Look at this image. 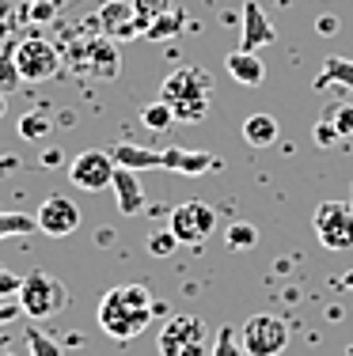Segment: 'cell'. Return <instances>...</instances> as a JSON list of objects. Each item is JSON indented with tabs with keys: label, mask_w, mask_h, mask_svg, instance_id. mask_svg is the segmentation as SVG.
Wrapping results in <instances>:
<instances>
[{
	"label": "cell",
	"mask_w": 353,
	"mask_h": 356,
	"mask_svg": "<svg viewBox=\"0 0 353 356\" xmlns=\"http://www.w3.org/2000/svg\"><path fill=\"white\" fill-rule=\"evenodd\" d=\"M19 307L27 318H54L69 307V288L46 269H31L19 288Z\"/></svg>",
	"instance_id": "obj_4"
},
{
	"label": "cell",
	"mask_w": 353,
	"mask_h": 356,
	"mask_svg": "<svg viewBox=\"0 0 353 356\" xmlns=\"http://www.w3.org/2000/svg\"><path fill=\"white\" fill-rule=\"evenodd\" d=\"M141 125L148 133H167L175 125V110L164 103V99H152L148 106H141Z\"/></svg>",
	"instance_id": "obj_20"
},
{
	"label": "cell",
	"mask_w": 353,
	"mask_h": 356,
	"mask_svg": "<svg viewBox=\"0 0 353 356\" xmlns=\"http://www.w3.org/2000/svg\"><path fill=\"white\" fill-rule=\"evenodd\" d=\"M179 31H182V12H175V8H171V12H164L159 19H152V23H148V38H152V42L175 38Z\"/></svg>",
	"instance_id": "obj_24"
},
{
	"label": "cell",
	"mask_w": 353,
	"mask_h": 356,
	"mask_svg": "<svg viewBox=\"0 0 353 356\" xmlns=\"http://www.w3.org/2000/svg\"><path fill=\"white\" fill-rule=\"evenodd\" d=\"M224 243H228V250H251L258 243V227L247 224V220H235L228 232H224Z\"/></svg>",
	"instance_id": "obj_21"
},
{
	"label": "cell",
	"mask_w": 353,
	"mask_h": 356,
	"mask_svg": "<svg viewBox=\"0 0 353 356\" xmlns=\"http://www.w3.org/2000/svg\"><path fill=\"white\" fill-rule=\"evenodd\" d=\"M323 118H331L334 129H338L342 137H353V99H338V103H331L323 110Z\"/></svg>",
	"instance_id": "obj_26"
},
{
	"label": "cell",
	"mask_w": 353,
	"mask_h": 356,
	"mask_svg": "<svg viewBox=\"0 0 353 356\" xmlns=\"http://www.w3.org/2000/svg\"><path fill=\"white\" fill-rule=\"evenodd\" d=\"M182 243H179V235L171 232V227H164V232H152L148 235V254L152 258H171L175 250H179Z\"/></svg>",
	"instance_id": "obj_28"
},
{
	"label": "cell",
	"mask_w": 353,
	"mask_h": 356,
	"mask_svg": "<svg viewBox=\"0 0 353 356\" xmlns=\"http://www.w3.org/2000/svg\"><path fill=\"white\" fill-rule=\"evenodd\" d=\"M277 133H281V125H277L274 114H251L247 122H243V140H247L251 148H270L277 140Z\"/></svg>",
	"instance_id": "obj_19"
},
{
	"label": "cell",
	"mask_w": 353,
	"mask_h": 356,
	"mask_svg": "<svg viewBox=\"0 0 353 356\" xmlns=\"http://www.w3.org/2000/svg\"><path fill=\"white\" fill-rule=\"evenodd\" d=\"M57 8H61V4H54V0H35L27 12H31V19H35V23H49L57 15Z\"/></svg>",
	"instance_id": "obj_33"
},
{
	"label": "cell",
	"mask_w": 353,
	"mask_h": 356,
	"mask_svg": "<svg viewBox=\"0 0 353 356\" xmlns=\"http://www.w3.org/2000/svg\"><path fill=\"white\" fill-rule=\"evenodd\" d=\"M224 69L235 83H243V88H258V83L266 80V65L258 54H251V49H232L228 57H224Z\"/></svg>",
	"instance_id": "obj_16"
},
{
	"label": "cell",
	"mask_w": 353,
	"mask_h": 356,
	"mask_svg": "<svg viewBox=\"0 0 353 356\" xmlns=\"http://www.w3.org/2000/svg\"><path fill=\"white\" fill-rule=\"evenodd\" d=\"M38 232V220L27 216V213H0V239L8 235H31Z\"/></svg>",
	"instance_id": "obj_23"
},
{
	"label": "cell",
	"mask_w": 353,
	"mask_h": 356,
	"mask_svg": "<svg viewBox=\"0 0 353 356\" xmlns=\"http://www.w3.org/2000/svg\"><path fill=\"white\" fill-rule=\"evenodd\" d=\"M338 27H342L338 15H319V19H315V31H319V35H338Z\"/></svg>",
	"instance_id": "obj_35"
},
{
	"label": "cell",
	"mask_w": 353,
	"mask_h": 356,
	"mask_svg": "<svg viewBox=\"0 0 353 356\" xmlns=\"http://www.w3.org/2000/svg\"><path fill=\"white\" fill-rule=\"evenodd\" d=\"M23 277H15L12 269H0V300H19Z\"/></svg>",
	"instance_id": "obj_32"
},
{
	"label": "cell",
	"mask_w": 353,
	"mask_h": 356,
	"mask_svg": "<svg viewBox=\"0 0 353 356\" xmlns=\"http://www.w3.org/2000/svg\"><path fill=\"white\" fill-rule=\"evenodd\" d=\"M159 167L164 171H175V175H205V171H217L221 159L213 152H194V148H167L159 152Z\"/></svg>",
	"instance_id": "obj_14"
},
{
	"label": "cell",
	"mask_w": 353,
	"mask_h": 356,
	"mask_svg": "<svg viewBox=\"0 0 353 356\" xmlns=\"http://www.w3.org/2000/svg\"><path fill=\"white\" fill-rule=\"evenodd\" d=\"M65 57V69H72L84 80H114L122 72V54H118V42L99 35H69L65 46H57Z\"/></svg>",
	"instance_id": "obj_3"
},
{
	"label": "cell",
	"mask_w": 353,
	"mask_h": 356,
	"mask_svg": "<svg viewBox=\"0 0 353 356\" xmlns=\"http://www.w3.org/2000/svg\"><path fill=\"white\" fill-rule=\"evenodd\" d=\"M350 205H353V197H350Z\"/></svg>",
	"instance_id": "obj_44"
},
{
	"label": "cell",
	"mask_w": 353,
	"mask_h": 356,
	"mask_svg": "<svg viewBox=\"0 0 353 356\" xmlns=\"http://www.w3.org/2000/svg\"><path fill=\"white\" fill-rule=\"evenodd\" d=\"M167 227L179 235L182 247H201L217 232V209L205 205V201H182V205L171 209V224Z\"/></svg>",
	"instance_id": "obj_8"
},
{
	"label": "cell",
	"mask_w": 353,
	"mask_h": 356,
	"mask_svg": "<svg viewBox=\"0 0 353 356\" xmlns=\"http://www.w3.org/2000/svg\"><path fill=\"white\" fill-rule=\"evenodd\" d=\"M111 156H114L118 167H130V171H156V167H159V152L141 148V144H133V140L114 144Z\"/></svg>",
	"instance_id": "obj_18"
},
{
	"label": "cell",
	"mask_w": 353,
	"mask_h": 356,
	"mask_svg": "<svg viewBox=\"0 0 353 356\" xmlns=\"http://www.w3.org/2000/svg\"><path fill=\"white\" fill-rule=\"evenodd\" d=\"M342 88V91H353V57H327L319 76L312 80L315 91H327V88Z\"/></svg>",
	"instance_id": "obj_17"
},
{
	"label": "cell",
	"mask_w": 353,
	"mask_h": 356,
	"mask_svg": "<svg viewBox=\"0 0 353 356\" xmlns=\"http://www.w3.org/2000/svg\"><path fill=\"white\" fill-rule=\"evenodd\" d=\"M12 54H15V65H19L23 83H46V80H54V76L65 69L61 49H57L49 38H38V35L15 42Z\"/></svg>",
	"instance_id": "obj_5"
},
{
	"label": "cell",
	"mask_w": 353,
	"mask_h": 356,
	"mask_svg": "<svg viewBox=\"0 0 353 356\" xmlns=\"http://www.w3.org/2000/svg\"><path fill=\"white\" fill-rule=\"evenodd\" d=\"M209 330L198 315H175L159 330V356H205Z\"/></svg>",
	"instance_id": "obj_7"
},
{
	"label": "cell",
	"mask_w": 353,
	"mask_h": 356,
	"mask_svg": "<svg viewBox=\"0 0 353 356\" xmlns=\"http://www.w3.org/2000/svg\"><path fill=\"white\" fill-rule=\"evenodd\" d=\"M54 4H65V0H54Z\"/></svg>",
	"instance_id": "obj_42"
},
{
	"label": "cell",
	"mask_w": 353,
	"mask_h": 356,
	"mask_svg": "<svg viewBox=\"0 0 353 356\" xmlns=\"http://www.w3.org/2000/svg\"><path fill=\"white\" fill-rule=\"evenodd\" d=\"M4 38H12V23L0 19V46H4Z\"/></svg>",
	"instance_id": "obj_37"
},
{
	"label": "cell",
	"mask_w": 353,
	"mask_h": 356,
	"mask_svg": "<svg viewBox=\"0 0 353 356\" xmlns=\"http://www.w3.org/2000/svg\"><path fill=\"white\" fill-rule=\"evenodd\" d=\"M277 42V27L270 19H266V12L255 4V0H243V19H240V49H251V54H258V49L274 46Z\"/></svg>",
	"instance_id": "obj_13"
},
{
	"label": "cell",
	"mask_w": 353,
	"mask_h": 356,
	"mask_svg": "<svg viewBox=\"0 0 353 356\" xmlns=\"http://www.w3.org/2000/svg\"><path fill=\"white\" fill-rule=\"evenodd\" d=\"M42 163H46V167H57V163H61V152H49V156L42 159Z\"/></svg>",
	"instance_id": "obj_38"
},
{
	"label": "cell",
	"mask_w": 353,
	"mask_h": 356,
	"mask_svg": "<svg viewBox=\"0 0 353 356\" xmlns=\"http://www.w3.org/2000/svg\"><path fill=\"white\" fill-rule=\"evenodd\" d=\"M213 356H243V341H235L232 326H221V334L213 341Z\"/></svg>",
	"instance_id": "obj_30"
},
{
	"label": "cell",
	"mask_w": 353,
	"mask_h": 356,
	"mask_svg": "<svg viewBox=\"0 0 353 356\" xmlns=\"http://www.w3.org/2000/svg\"><path fill=\"white\" fill-rule=\"evenodd\" d=\"M27 349H31V356H65L61 341H54L49 334H42L35 326L27 330Z\"/></svg>",
	"instance_id": "obj_29"
},
{
	"label": "cell",
	"mask_w": 353,
	"mask_h": 356,
	"mask_svg": "<svg viewBox=\"0 0 353 356\" xmlns=\"http://www.w3.org/2000/svg\"><path fill=\"white\" fill-rule=\"evenodd\" d=\"M289 345V326L277 315H255L243 322V353L247 356H277Z\"/></svg>",
	"instance_id": "obj_10"
},
{
	"label": "cell",
	"mask_w": 353,
	"mask_h": 356,
	"mask_svg": "<svg viewBox=\"0 0 353 356\" xmlns=\"http://www.w3.org/2000/svg\"><path fill=\"white\" fill-rule=\"evenodd\" d=\"M0 356H12V353H0Z\"/></svg>",
	"instance_id": "obj_43"
},
{
	"label": "cell",
	"mask_w": 353,
	"mask_h": 356,
	"mask_svg": "<svg viewBox=\"0 0 353 356\" xmlns=\"http://www.w3.org/2000/svg\"><path fill=\"white\" fill-rule=\"evenodd\" d=\"M114 156L103 148H84L77 159H69V182L84 193H99V190H111L114 182Z\"/></svg>",
	"instance_id": "obj_9"
},
{
	"label": "cell",
	"mask_w": 353,
	"mask_h": 356,
	"mask_svg": "<svg viewBox=\"0 0 353 356\" xmlns=\"http://www.w3.org/2000/svg\"><path fill=\"white\" fill-rule=\"evenodd\" d=\"M23 315L19 300H0V326H8V322H15Z\"/></svg>",
	"instance_id": "obj_34"
},
{
	"label": "cell",
	"mask_w": 353,
	"mask_h": 356,
	"mask_svg": "<svg viewBox=\"0 0 353 356\" xmlns=\"http://www.w3.org/2000/svg\"><path fill=\"white\" fill-rule=\"evenodd\" d=\"M111 190H114V201H118V213H122V216H137V213H145L148 201H145V190H141L137 171H130V167H118Z\"/></svg>",
	"instance_id": "obj_15"
},
{
	"label": "cell",
	"mask_w": 353,
	"mask_h": 356,
	"mask_svg": "<svg viewBox=\"0 0 353 356\" xmlns=\"http://www.w3.org/2000/svg\"><path fill=\"white\" fill-rule=\"evenodd\" d=\"M346 356H353V345H346Z\"/></svg>",
	"instance_id": "obj_40"
},
{
	"label": "cell",
	"mask_w": 353,
	"mask_h": 356,
	"mask_svg": "<svg viewBox=\"0 0 353 356\" xmlns=\"http://www.w3.org/2000/svg\"><path fill=\"white\" fill-rule=\"evenodd\" d=\"M159 99L175 110V122L194 125L209 114V103H213V76L198 65H182L159 83Z\"/></svg>",
	"instance_id": "obj_2"
},
{
	"label": "cell",
	"mask_w": 353,
	"mask_h": 356,
	"mask_svg": "<svg viewBox=\"0 0 353 356\" xmlns=\"http://www.w3.org/2000/svg\"><path fill=\"white\" fill-rule=\"evenodd\" d=\"M12 4L15 0H0V19H12Z\"/></svg>",
	"instance_id": "obj_36"
},
{
	"label": "cell",
	"mask_w": 353,
	"mask_h": 356,
	"mask_svg": "<svg viewBox=\"0 0 353 356\" xmlns=\"http://www.w3.org/2000/svg\"><path fill=\"white\" fill-rule=\"evenodd\" d=\"M133 12H137L141 35H148V23L159 19L164 12H171V0H133Z\"/></svg>",
	"instance_id": "obj_25"
},
{
	"label": "cell",
	"mask_w": 353,
	"mask_h": 356,
	"mask_svg": "<svg viewBox=\"0 0 353 356\" xmlns=\"http://www.w3.org/2000/svg\"><path fill=\"white\" fill-rule=\"evenodd\" d=\"M152 315H156L152 292L141 281L118 284L99 300V326H103L107 337H114V341H122V345L133 341L137 334H145Z\"/></svg>",
	"instance_id": "obj_1"
},
{
	"label": "cell",
	"mask_w": 353,
	"mask_h": 356,
	"mask_svg": "<svg viewBox=\"0 0 353 356\" xmlns=\"http://www.w3.org/2000/svg\"><path fill=\"white\" fill-rule=\"evenodd\" d=\"M95 31H103L107 38L125 42V38H137V12H133V0H103V8L95 12Z\"/></svg>",
	"instance_id": "obj_12"
},
{
	"label": "cell",
	"mask_w": 353,
	"mask_h": 356,
	"mask_svg": "<svg viewBox=\"0 0 353 356\" xmlns=\"http://www.w3.org/2000/svg\"><path fill=\"white\" fill-rule=\"evenodd\" d=\"M4 110H8V103H4V91H0V118H4Z\"/></svg>",
	"instance_id": "obj_39"
},
{
	"label": "cell",
	"mask_w": 353,
	"mask_h": 356,
	"mask_svg": "<svg viewBox=\"0 0 353 356\" xmlns=\"http://www.w3.org/2000/svg\"><path fill=\"white\" fill-rule=\"evenodd\" d=\"M38 232L42 235H49V239H65V235H72L80 227V209H77V201L72 197H65V193H49L46 201L38 205Z\"/></svg>",
	"instance_id": "obj_11"
},
{
	"label": "cell",
	"mask_w": 353,
	"mask_h": 356,
	"mask_svg": "<svg viewBox=\"0 0 353 356\" xmlns=\"http://www.w3.org/2000/svg\"><path fill=\"white\" fill-rule=\"evenodd\" d=\"M19 83H23V76H19V65H15V54L12 49H0V91L12 95Z\"/></svg>",
	"instance_id": "obj_27"
},
{
	"label": "cell",
	"mask_w": 353,
	"mask_h": 356,
	"mask_svg": "<svg viewBox=\"0 0 353 356\" xmlns=\"http://www.w3.org/2000/svg\"><path fill=\"white\" fill-rule=\"evenodd\" d=\"M49 133H54V118H46L42 110L19 118V137L23 140H42V137H49Z\"/></svg>",
	"instance_id": "obj_22"
},
{
	"label": "cell",
	"mask_w": 353,
	"mask_h": 356,
	"mask_svg": "<svg viewBox=\"0 0 353 356\" xmlns=\"http://www.w3.org/2000/svg\"><path fill=\"white\" fill-rule=\"evenodd\" d=\"M312 140L319 144V148H334V140H342V133L334 129V122H331V118H319V122H315V129H312Z\"/></svg>",
	"instance_id": "obj_31"
},
{
	"label": "cell",
	"mask_w": 353,
	"mask_h": 356,
	"mask_svg": "<svg viewBox=\"0 0 353 356\" xmlns=\"http://www.w3.org/2000/svg\"><path fill=\"white\" fill-rule=\"evenodd\" d=\"M312 224L327 250H353V205H346V201H319L312 213Z\"/></svg>",
	"instance_id": "obj_6"
},
{
	"label": "cell",
	"mask_w": 353,
	"mask_h": 356,
	"mask_svg": "<svg viewBox=\"0 0 353 356\" xmlns=\"http://www.w3.org/2000/svg\"><path fill=\"white\" fill-rule=\"evenodd\" d=\"M277 4H289V0H277Z\"/></svg>",
	"instance_id": "obj_41"
}]
</instances>
